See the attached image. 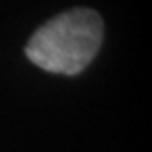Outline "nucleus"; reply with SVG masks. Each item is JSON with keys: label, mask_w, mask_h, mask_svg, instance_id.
I'll use <instances>...</instances> for the list:
<instances>
[{"label": "nucleus", "mask_w": 152, "mask_h": 152, "mask_svg": "<svg viewBox=\"0 0 152 152\" xmlns=\"http://www.w3.org/2000/svg\"><path fill=\"white\" fill-rule=\"evenodd\" d=\"M101 42V17L94 9L77 7L40 26L28 42L26 55L50 73L77 75L94 61Z\"/></svg>", "instance_id": "f257e3e1"}]
</instances>
